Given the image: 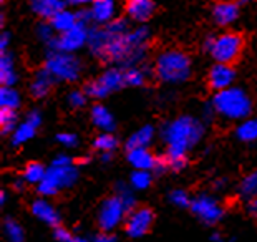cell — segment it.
Masks as SVG:
<instances>
[{
  "instance_id": "cell-46",
  "label": "cell",
  "mask_w": 257,
  "mask_h": 242,
  "mask_svg": "<svg viewBox=\"0 0 257 242\" xmlns=\"http://www.w3.org/2000/svg\"><path fill=\"white\" fill-rule=\"evenodd\" d=\"M227 184H229V179L222 176V178H217V179L212 181V189H214V191H224L227 188Z\"/></svg>"
},
{
  "instance_id": "cell-16",
  "label": "cell",
  "mask_w": 257,
  "mask_h": 242,
  "mask_svg": "<svg viewBox=\"0 0 257 242\" xmlns=\"http://www.w3.org/2000/svg\"><path fill=\"white\" fill-rule=\"evenodd\" d=\"M156 12V4L153 0H128L124 4V17L135 24L145 25Z\"/></svg>"
},
{
  "instance_id": "cell-13",
  "label": "cell",
  "mask_w": 257,
  "mask_h": 242,
  "mask_svg": "<svg viewBox=\"0 0 257 242\" xmlns=\"http://www.w3.org/2000/svg\"><path fill=\"white\" fill-rule=\"evenodd\" d=\"M236 68L232 65H224V63H214L207 71V86L209 90L214 93H219L224 90H229V88L236 86L234 81H236Z\"/></svg>"
},
{
  "instance_id": "cell-24",
  "label": "cell",
  "mask_w": 257,
  "mask_h": 242,
  "mask_svg": "<svg viewBox=\"0 0 257 242\" xmlns=\"http://www.w3.org/2000/svg\"><path fill=\"white\" fill-rule=\"evenodd\" d=\"M19 81V71L12 52L0 53V83L2 86H15Z\"/></svg>"
},
{
  "instance_id": "cell-41",
  "label": "cell",
  "mask_w": 257,
  "mask_h": 242,
  "mask_svg": "<svg viewBox=\"0 0 257 242\" xmlns=\"http://www.w3.org/2000/svg\"><path fill=\"white\" fill-rule=\"evenodd\" d=\"M72 164H75L73 158L65 155V153H60V155H57L55 158L52 159L50 166H55V168H65V166H72Z\"/></svg>"
},
{
  "instance_id": "cell-42",
  "label": "cell",
  "mask_w": 257,
  "mask_h": 242,
  "mask_svg": "<svg viewBox=\"0 0 257 242\" xmlns=\"http://www.w3.org/2000/svg\"><path fill=\"white\" fill-rule=\"evenodd\" d=\"M10 42H12V35H10V32H2V35H0V52L5 53V52H10Z\"/></svg>"
},
{
  "instance_id": "cell-45",
  "label": "cell",
  "mask_w": 257,
  "mask_h": 242,
  "mask_svg": "<svg viewBox=\"0 0 257 242\" xmlns=\"http://www.w3.org/2000/svg\"><path fill=\"white\" fill-rule=\"evenodd\" d=\"M211 242H236L234 235H222L221 232H212L211 234Z\"/></svg>"
},
{
  "instance_id": "cell-23",
  "label": "cell",
  "mask_w": 257,
  "mask_h": 242,
  "mask_svg": "<svg viewBox=\"0 0 257 242\" xmlns=\"http://www.w3.org/2000/svg\"><path fill=\"white\" fill-rule=\"evenodd\" d=\"M155 138H156V128L153 125H145L128 136L126 143H124V148H126V151L140 150V148H150Z\"/></svg>"
},
{
  "instance_id": "cell-34",
  "label": "cell",
  "mask_w": 257,
  "mask_h": 242,
  "mask_svg": "<svg viewBox=\"0 0 257 242\" xmlns=\"http://www.w3.org/2000/svg\"><path fill=\"white\" fill-rule=\"evenodd\" d=\"M19 113L15 109H4L0 108V128L2 133L7 136H12V133L19 126Z\"/></svg>"
},
{
  "instance_id": "cell-17",
  "label": "cell",
  "mask_w": 257,
  "mask_h": 242,
  "mask_svg": "<svg viewBox=\"0 0 257 242\" xmlns=\"http://www.w3.org/2000/svg\"><path fill=\"white\" fill-rule=\"evenodd\" d=\"M91 20L96 27H105L116 19L118 5L113 0H93L88 5Z\"/></svg>"
},
{
  "instance_id": "cell-1",
  "label": "cell",
  "mask_w": 257,
  "mask_h": 242,
  "mask_svg": "<svg viewBox=\"0 0 257 242\" xmlns=\"http://www.w3.org/2000/svg\"><path fill=\"white\" fill-rule=\"evenodd\" d=\"M151 42V30L146 25L131 29L126 35H114L106 27H90L88 50L100 62L116 63L126 70L145 65Z\"/></svg>"
},
{
  "instance_id": "cell-39",
  "label": "cell",
  "mask_w": 257,
  "mask_h": 242,
  "mask_svg": "<svg viewBox=\"0 0 257 242\" xmlns=\"http://www.w3.org/2000/svg\"><path fill=\"white\" fill-rule=\"evenodd\" d=\"M86 101H88V96H86L85 90L81 88V90H72L67 95V104L72 109H80L83 108Z\"/></svg>"
},
{
  "instance_id": "cell-44",
  "label": "cell",
  "mask_w": 257,
  "mask_h": 242,
  "mask_svg": "<svg viewBox=\"0 0 257 242\" xmlns=\"http://www.w3.org/2000/svg\"><path fill=\"white\" fill-rule=\"evenodd\" d=\"M216 114V111H214V108H212V104H211V101L209 103H206L204 104V108H202V116H201V119L204 121V123H207L212 116Z\"/></svg>"
},
{
  "instance_id": "cell-9",
  "label": "cell",
  "mask_w": 257,
  "mask_h": 242,
  "mask_svg": "<svg viewBox=\"0 0 257 242\" xmlns=\"http://www.w3.org/2000/svg\"><path fill=\"white\" fill-rule=\"evenodd\" d=\"M189 211L201 224L209 225V227L219 224L226 214V209L221 204V201L211 192H198L196 196H193Z\"/></svg>"
},
{
  "instance_id": "cell-20",
  "label": "cell",
  "mask_w": 257,
  "mask_h": 242,
  "mask_svg": "<svg viewBox=\"0 0 257 242\" xmlns=\"http://www.w3.org/2000/svg\"><path fill=\"white\" fill-rule=\"evenodd\" d=\"M57 81L53 80V76L48 73L45 68H40L35 71L34 78L30 81V95L35 98V100H43V98H47L50 95L53 85H55Z\"/></svg>"
},
{
  "instance_id": "cell-49",
  "label": "cell",
  "mask_w": 257,
  "mask_h": 242,
  "mask_svg": "<svg viewBox=\"0 0 257 242\" xmlns=\"http://www.w3.org/2000/svg\"><path fill=\"white\" fill-rule=\"evenodd\" d=\"M90 163H91V156H88V155L81 156V158H78V159L75 161L76 166H86V164H90Z\"/></svg>"
},
{
  "instance_id": "cell-50",
  "label": "cell",
  "mask_w": 257,
  "mask_h": 242,
  "mask_svg": "<svg viewBox=\"0 0 257 242\" xmlns=\"http://www.w3.org/2000/svg\"><path fill=\"white\" fill-rule=\"evenodd\" d=\"M111 158H113V155H108V153H106V155H100V161L101 163H110Z\"/></svg>"
},
{
  "instance_id": "cell-8",
  "label": "cell",
  "mask_w": 257,
  "mask_h": 242,
  "mask_svg": "<svg viewBox=\"0 0 257 242\" xmlns=\"http://www.w3.org/2000/svg\"><path fill=\"white\" fill-rule=\"evenodd\" d=\"M123 86H126V83H124V70L114 65V67H108L106 70H103L96 80L88 81L83 86V90L86 96L91 98V100H103V98L119 91Z\"/></svg>"
},
{
  "instance_id": "cell-51",
  "label": "cell",
  "mask_w": 257,
  "mask_h": 242,
  "mask_svg": "<svg viewBox=\"0 0 257 242\" xmlns=\"http://www.w3.org/2000/svg\"><path fill=\"white\" fill-rule=\"evenodd\" d=\"M0 204H2V206L7 204V192H5V191L0 192Z\"/></svg>"
},
{
  "instance_id": "cell-37",
  "label": "cell",
  "mask_w": 257,
  "mask_h": 242,
  "mask_svg": "<svg viewBox=\"0 0 257 242\" xmlns=\"http://www.w3.org/2000/svg\"><path fill=\"white\" fill-rule=\"evenodd\" d=\"M35 34L38 37V40L45 43L47 48L50 47L52 43L55 42V38H57V32L53 30V27L50 25V22H43V20L37 25Z\"/></svg>"
},
{
  "instance_id": "cell-11",
  "label": "cell",
  "mask_w": 257,
  "mask_h": 242,
  "mask_svg": "<svg viewBox=\"0 0 257 242\" xmlns=\"http://www.w3.org/2000/svg\"><path fill=\"white\" fill-rule=\"evenodd\" d=\"M88 37H90V27L83 24H78L67 34L57 35L55 42L48 47L50 52H63L75 55L83 47H88Z\"/></svg>"
},
{
  "instance_id": "cell-28",
  "label": "cell",
  "mask_w": 257,
  "mask_h": 242,
  "mask_svg": "<svg viewBox=\"0 0 257 242\" xmlns=\"http://www.w3.org/2000/svg\"><path fill=\"white\" fill-rule=\"evenodd\" d=\"M47 171H48V168L45 164H42L38 161H30L25 164L24 171H22V178H24L27 184L38 186L43 179H45Z\"/></svg>"
},
{
  "instance_id": "cell-47",
  "label": "cell",
  "mask_w": 257,
  "mask_h": 242,
  "mask_svg": "<svg viewBox=\"0 0 257 242\" xmlns=\"http://www.w3.org/2000/svg\"><path fill=\"white\" fill-rule=\"evenodd\" d=\"M25 186H27V183L24 181V178H17V179L12 181V189L15 192H24L25 191Z\"/></svg>"
},
{
  "instance_id": "cell-2",
  "label": "cell",
  "mask_w": 257,
  "mask_h": 242,
  "mask_svg": "<svg viewBox=\"0 0 257 242\" xmlns=\"http://www.w3.org/2000/svg\"><path fill=\"white\" fill-rule=\"evenodd\" d=\"M204 135V121L193 114H179L161 125L160 138L166 145L161 156L169 171L181 173L188 166V153L199 145Z\"/></svg>"
},
{
  "instance_id": "cell-7",
  "label": "cell",
  "mask_w": 257,
  "mask_h": 242,
  "mask_svg": "<svg viewBox=\"0 0 257 242\" xmlns=\"http://www.w3.org/2000/svg\"><path fill=\"white\" fill-rule=\"evenodd\" d=\"M78 166L72 164V166H65V168H55V166H48V171L45 179L37 186V192L40 194V197H53L57 196L60 191L73 188L78 181Z\"/></svg>"
},
{
  "instance_id": "cell-40",
  "label": "cell",
  "mask_w": 257,
  "mask_h": 242,
  "mask_svg": "<svg viewBox=\"0 0 257 242\" xmlns=\"http://www.w3.org/2000/svg\"><path fill=\"white\" fill-rule=\"evenodd\" d=\"M57 141L63 148H67V150H73V148L78 146L80 138L75 133H72V131H62V133L57 135Z\"/></svg>"
},
{
  "instance_id": "cell-43",
  "label": "cell",
  "mask_w": 257,
  "mask_h": 242,
  "mask_svg": "<svg viewBox=\"0 0 257 242\" xmlns=\"http://www.w3.org/2000/svg\"><path fill=\"white\" fill-rule=\"evenodd\" d=\"M90 242H116V235L108 234V232H100L95 237H91Z\"/></svg>"
},
{
  "instance_id": "cell-36",
  "label": "cell",
  "mask_w": 257,
  "mask_h": 242,
  "mask_svg": "<svg viewBox=\"0 0 257 242\" xmlns=\"http://www.w3.org/2000/svg\"><path fill=\"white\" fill-rule=\"evenodd\" d=\"M153 183V173L151 171H133L130 174L128 184L133 191H146Z\"/></svg>"
},
{
  "instance_id": "cell-21",
  "label": "cell",
  "mask_w": 257,
  "mask_h": 242,
  "mask_svg": "<svg viewBox=\"0 0 257 242\" xmlns=\"http://www.w3.org/2000/svg\"><path fill=\"white\" fill-rule=\"evenodd\" d=\"M65 9H68V2H62V0H34L30 2V10L43 22H50Z\"/></svg>"
},
{
  "instance_id": "cell-4",
  "label": "cell",
  "mask_w": 257,
  "mask_h": 242,
  "mask_svg": "<svg viewBox=\"0 0 257 242\" xmlns=\"http://www.w3.org/2000/svg\"><path fill=\"white\" fill-rule=\"evenodd\" d=\"M211 104L217 116L227 121H237V123L250 118L254 109L252 98L240 86H232L229 90L214 93Z\"/></svg>"
},
{
  "instance_id": "cell-32",
  "label": "cell",
  "mask_w": 257,
  "mask_h": 242,
  "mask_svg": "<svg viewBox=\"0 0 257 242\" xmlns=\"http://www.w3.org/2000/svg\"><path fill=\"white\" fill-rule=\"evenodd\" d=\"M4 234L9 242H25V229L15 217L4 219Z\"/></svg>"
},
{
  "instance_id": "cell-33",
  "label": "cell",
  "mask_w": 257,
  "mask_h": 242,
  "mask_svg": "<svg viewBox=\"0 0 257 242\" xmlns=\"http://www.w3.org/2000/svg\"><path fill=\"white\" fill-rule=\"evenodd\" d=\"M114 196H116L118 199L123 202L124 207H126L130 212L133 211V209L138 207V206H136L135 191L131 189V186L128 183H121V181H119V183L114 184Z\"/></svg>"
},
{
  "instance_id": "cell-6",
  "label": "cell",
  "mask_w": 257,
  "mask_h": 242,
  "mask_svg": "<svg viewBox=\"0 0 257 242\" xmlns=\"http://www.w3.org/2000/svg\"><path fill=\"white\" fill-rule=\"evenodd\" d=\"M242 52H244V37L239 32L226 30L219 35H214L209 55L214 60V63L232 65L240 58Z\"/></svg>"
},
{
  "instance_id": "cell-35",
  "label": "cell",
  "mask_w": 257,
  "mask_h": 242,
  "mask_svg": "<svg viewBox=\"0 0 257 242\" xmlns=\"http://www.w3.org/2000/svg\"><path fill=\"white\" fill-rule=\"evenodd\" d=\"M168 201H169V204L178 209H189L193 196L183 188H174L168 192Z\"/></svg>"
},
{
  "instance_id": "cell-31",
  "label": "cell",
  "mask_w": 257,
  "mask_h": 242,
  "mask_svg": "<svg viewBox=\"0 0 257 242\" xmlns=\"http://www.w3.org/2000/svg\"><path fill=\"white\" fill-rule=\"evenodd\" d=\"M22 104V96L15 86H2L0 88V108L4 109H17Z\"/></svg>"
},
{
  "instance_id": "cell-5",
  "label": "cell",
  "mask_w": 257,
  "mask_h": 242,
  "mask_svg": "<svg viewBox=\"0 0 257 242\" xmlns=\"http://www.w3.org/2000/svg\"><path fill=\"white\" fill-rule=\"evenodd\" d=\"M43 68L53 76V80L60 83H73L81 76L83 65L76 55L63 53V52H50L45 55Z\"/></svg>"
},
{
  "instance_id": "cell-26",
  "label": "cell",
  "mask_w": 257,
  "mask_h": 242,
  "mask_svg": "<svg viewBox=\"0 0 257 242\" xmlns=\"http://www.w3.org/2000/svg\"><path fill=\"white\" fill-rule=\"evenodd\" d=\"M50 25L53 27V30L57 32V35L67 34L72 29H75L78 25V17H76V10L73 9H65L62 12H58L55 17L50 20Z\"/></svg>"
},
{
  "instance_id": "cell-48",
  "label": "cell",
  "mask_w": 257,
  "mask_h": 242,
  "mask_svg": "<svg viewBox=\"0 0 257 242\" xmlns=\"http://www.w3.org/2000/svg\"><path fill=\"white\" fill-rule=\"evenodd\" d=\"M247 212H249V216H252L254 219H257V197L254 201H250V202H247Z\"/></svg>"
},
{
  "instance_id": "cell-15",
  "label": "cell",
  "mask_w": 257,
  "mask_h": 242,
  "mask_svg": "<svg viewBox=\"0 0 257 242\" xmlns=\"http://www.w3.org/2000/svg\"><path fill=\"white\" fill-rule=\"evenodd\" d=\"M30 212H32V216L37 217L40 222L50 225V227H53V229L60 227L62 216H60L58 209L53 206L48 199H45V197H37V199L32 201Z\"/></svg>"
},
{
  "instance_id": "cell-14",
  "label": "cell",
  "mask_w": 257,
  "mask_h": 242,
  "mask_svg": "<svg viewBox=\"0 0 257 242\" xmlns=\"http://www.w3.org/2000/svg\"><path fill=\"white\" fill-rule=\"evenodd\" d=\"M42 121H43L42 111L30 109V111L25 114V119L20 121L17 130L10 136V143H12L14 146H22V145H25V143H29L35 136L37 130L40 128Z\"/></svg>"
},
{
  "instance_id": "cell-22",
  "label": "cell",
  "mask_w": 257,
  "mask_h": 242,
  "mask_svg": "<svg viewBox=\"0 0 257 242\" xmlns=\"http://www.w3.org/2000/svg\"><path fill=\"white\" fill-rule=\"evenodd\" d=\"M90 118L91 123L96 126L101 133H113L114 128H116V119H114L113 113L108 109L105 104H93L90 109Z\"/></svg>"
},
{
  "instance_id": "cell-10",
  "label": "cell",
  "mask_w": 257,
  "mask_h": 242,
  "mask_svg": "<svg viewBox=\"0 0 257 242\" xmlns=\"http://www.w3.org/2000/svg\"><path fill=\"white\" fill-rule=\"evenodd\" d=\"M130 211L116 196H108L101 201L96 212V224L101 232L111 234L114 229L119 227L126 221Z\"/></svg>"
},
{
  "instance_id": "cell-27",
  "label": "cell",
  "mask_w": 257,
  "mask_h": 242,
  "mask_svg": "<svg viewBox=\"0 0 257 242\" xmlns=\"http://www.w3.org/2000/svg\"><path fill=\"white\" fill-rule=\"evenodd\" d=\"M236 192H237L239 199H242L245 204L255 199L257 197V169L240 178V181L237 183Z\"/></svg>"
},
{
  "instance_id": "cell-29",
  "label": "cell",
  "mask_w": 257,
  "mask_h": 242,
  "mask_svg": "<svg viewBox=\"0 0 257 242\" xmlns=\"http://www.w3.org/2000/svg\"><path fill=\"white\" fill-rule=\"evenodd\" d=\"M234 135L240 143H255L257 141V118L250 116L237 123Z\"/></svg>"
},
{
  "instance_id": "cell-12",
  "label": "cell",
  "mask_w": 257,
  "mask_h": 242,
  "mask_svg": "<svg viewBox=\"0 0 257 242\" xmlns=\"http://www.w3.org/2000/svg\"><path fill=\"white\" fill-rule=\"evenodd\" d=\"M155 224V212L151 207H136L133 209L126 221H124V232L131 239H141L150 232Z\"/></svg>"
},
{
  "instance_id": "cell-19",
  "label": "cell",
  "mask_w": 257,
  "mask_h": 242,
  "mask_svg": "<svg viewBox=\"0 0 257 242\" xmlns=\"http://www.w3.org/2000/svg\"><path fill=\"white\" fill-rule=\"evenodd\" d=\"M158 156L151 153L150 148H140V150L126 151V161L135 171H155Z\"/></svg>"
},
{
  "instance_id": "cell-30",
  "label": "cell",
  "mask_w": 257,
  "mask_h": 242,
  "mask_svg": "<svg viewBox=\"0 0 257 242\" xmlns=\"http://www.w3.org/2000/svg\"><path fill=\"white\" fill-rule=\"evenodd\" d=\"M91 146H93V150L98 151L100 155H106V153L108 155H113V153L118 150L119 141L113 133H100L93 140Z\"/></svg>"
},
{
  "instance_id": "cell-25",
  "label": "cell",
  "mask_w": 257,
  "mask_h": 242,
  "mask_svg": "<svg viewBox=\"0 0 257 242\" xmlns=\"http://www.w3.org/2000/svg\"><path fill=\"white\" fill-rule=\"evenodd\" d=\"M155 76V67L153 65H141V67H133V68H126L124 70V83L126 86H133V88H140L146 85V81Z\"/></svg>"
},
{
  "instance_id": "cell-3",
  "label": "cell",
  "mask_w": 257,
  "mask_h": 242,
  "mask_svg": "<svg viewBox=\"0 0 257 242\" xmlns=\"http://www.w3.org/2000/svg\"><path fill=\"white\" fill-rule=\"evenodd\" d=\"M155 76L165 85H183L193 75V58L181 48H166L153 63Z\"/></svg>"
},
{
  "instance_id": "cell-18",
  "label": "cell",
  "mask_w": 257,
  "mask_h": 242,
  "mask_svg": "<svg viewBox=\"0 0 257 242\" xmlns=\"http://www.w3.org/2000/svg\"><path fill=\"white\" fill-rule=\"evenodd\" d=\"M240 4L239 2H216L211 7V17L216 25L229 27L239 19Z\"/></svg>"
},
{
  "instance_id": "cell-38",
  "label": "cell",
  "mask_w": 257,
  "mask_h": 242,
  "mask_svg": "<svg viewBox=\"0 0 257 242\" xmlns=\"http://www.w3.org/2000/svg\"><path fill=\"white\" fill-rule=\"evenodd\" d=\"M53 239L57 242H90V239H86L67 227H62V225L53 229Z\"/></svg>"
}]
</instances>
